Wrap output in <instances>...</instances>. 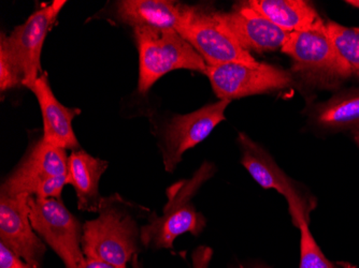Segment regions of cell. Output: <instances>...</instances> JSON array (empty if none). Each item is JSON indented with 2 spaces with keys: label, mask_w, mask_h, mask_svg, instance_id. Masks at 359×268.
Wrapping results in <instances>:
<instances>
[{
  "label": "cell",
  "mask_w": 359,
  "mask_h": 268,
  "mask_svg": "<svg viewBox=\"0 0 359 268\" xmlns=\"http://www.w3.org/2000/svg\"><path fill=\"white\" fill-rule=\"evenodd\" d=\"M133 207L118 195L102 197L98 217L83 225L82 250L86 259L127 268L142 246Z\"/></svg>",
  "instance_id": "1"
},
{
  "label": "cell",
  "mask_w": 359,
  "mask_h": 268,
  "mask_svg": "<svg viewBox=\"0 0 359 268\" xmlns=\"http://www.w3.org/2000/svg\"><path fill=\"white\" fill-rule=\"evenodd\" d=\"M217 167L205 162L189 179L177 181L167 189L168 202L161 216L153 213L147 225L141 227V243L149 249H172L173 243L183 234L197 237L203 233L207 221L196 211L193 199L203 183L215 176Z\"/></svg>",
  "instance_id": "2"
},
{
  "label": "cell",
  "mask_w": 359,
  "mask_h": 268,
  "mask_svg": "<svg viewBox=\"0 0 359 268\" xmlns=\"http://www.w3.org/2000/svg\"><path fill=\"white\" fill-rule=\"evenodd\" d=\"M139 51L138 90L147 94L165 74L177 69L205 73L207 64L195 48L177 31L135 28Z\"/></svg>",
  "instance_id": "3"
},
{
  "label": "cell",
  "mask_w": 359,
  "mask_h": 268,
  "mask_svg": "<svg viewBox=\"0 0 359 268\" xmlns=\"http://www.w3.org/2000/svg\"><path fill=\"white\" fill-rule=\"evenodd\" d=\"M67 153L40 140L1 185L4 195L60 199L67 185Z\"/></svg>",
  "instance_id": "4"
},
{
  "label": "cell",
  "mask_w": 359,
  "mask_h": 268,
  "mask_svg": "<svg viewBox=\"0 0 359 268\" xmlns=\"http://www.w3.org/2000/svg\"><path fill=\"white\" fill-rule=\"evenodd\" d=\"M281 51L292 58L294 71L324 85H336L352 76L334 45L326 22L304 31L288 32Z\"/></svg>",
  "instance_id": "5"
},
{
  "label": "cell",
  "mask_w": 359,
  "mask_h": 268,
  "mask_svg": "<svg viewBox=\"0 0 359 268\" xmlns=\"http://www.w3.org/2000/svg\"><path fill=\"white\" fill-rule=\"evenodd\" d=\"M30 221L36 233L53 250L65 268H79L86 260L82 250L83 225L60 199L29 197Z\"/></svg>",
  "instance_id": "6"
},
{
  "label": "cell",
  "mask_w": 359,
  "mask_h": 268,
  "mask_svg": "<svg viewBox=\"0 0 359 268\" xmlns=\"http://www.w3.org/2000/svg\"><path fill=\"white\" fill-rule=\"evenodd\" d=\"M219 100L244 98L284 90L292 84L290 72L280 66L259 62L256 66L231 62L207 66L205 72Z\"/></svg>",
  "instance_id": "7"
},
{
  "label": "cell",
  "mask_w": 359,
  "mask_h": 268,
  "mask_svg": "<svg viewBox=\"0 0 359 268\" xmlns=\"http://www.w3.org/2000/svg\"><path fill=\"white\" fill-rule=\"evenodd\" d=\"M179 35L195 48L208 66L231 62L250 66L259 64L228 31L219 20V12L201 11L195 8Z\"/></svg>",
  "instance_id": "8"
},
{
  "label": "cell",
  "mask_w": 359,
  "mask_h": 268,
  "mask_svg": "<svg viewBox=\"0 0 359 268\" xmlns=\"http://www.w3.org/2000/svg\"><path fill=\"white\" fill-rule=\"evenodd\" d=\"M65 0H55L32 13L22 25L16 26L9 36L1 34L0 43L9 50L23 74V86L35 82L43 72L41 52L44 40L53 27Z\"/></svg>",
  "instance_id": "9"
},
{
  "label": "cell",
  "mask_w": 359,
  "mask_h": 268,
  "mask_svg": "<svg viewBox=\"0 0 359 268\" xmlns=\"http://www.w3.org/2000/svg\"><path fill=\"white\" fill-rule=\"evenodd\" d=\"M229 100H219L189 114L177 115L165 127L161 152L165 170L173 172L189 149L205 141L217 125L225 120Z\"/></svg>",
  "instance_id": "10"
},
{
  "label": "cell",
  "mask_w": 359,
  "mask_h": 268,
  "mask_svg": "<svg viewBox=\"0 0 359 268\" xmlns=\"http://www.w3.org/2000/svg\"><path fill=\"white\" fill-rule=\"evenodd\" d=\"M0 243L24 261L41 268L46 246L32 227L29 195L0 193Z\"/></svg>",
  "instance_id": "11"
},
{
  "label": "cell",
  "mask_w": 359,
  "mask_h": 268,
  "mask_svg": "<svg viewBox=\"0 0 359 268\" xmlns=\"http://www.w3.org/2000/svg\"><path fill=\"white\" fill-rule=\"evenodd\" d=\"M238 144L241 152V164L262 188L274 189L285 197L292 219L300 213L311 211L312 207L300 195L295 183L276 164L266 149L243 132L238 136Z\"/></svg>",
  "instance_id": "12"
},
{
  "label": "cell",
  "mask_w": 359,
  "mask_h": 268,
  "mask_svg": "<svg viewBox=\"0 0 359 268\" xmlns=\"http://www.w3.org/2000/svg\"><path fill=\"white\" fill-rule=\"evenodd\" d=\"M222 23L247 51L265 53L282 48L288 32L258 13L249 3H240L231 12H219Z\"/></svg>",
  "instance_id": "13"
},
{
  "label": "cell",
  "mask_w": 359,
  "mask_h": 268,
  "mask_svg": "<svg viewBox=\"0 0 359 268\" xmlns=\"http://www.w3.org/2000/svg\"><path fill=\"white\" fill-rule=\"evenodd\" d=\"M37 97L43 118V138L48 144L65 150L80 149L72 129V120L81 113L80 108H67L58 101L52 92L48 74L43 72L35 82L26 86Z\"/></svg>",
  "instance_id": "14"
},
{
  "label": "cell",
  "mask_w": 359,
  "mask_h": 268,
  "mask_svg": "<svg viewBox=\"0 0 359 268\" xmlns=\"http://www.w3.org/2000/svg\"><path fill=\"white\" fill-rule=\"evenodd\" d=\"M195 7L168 0H123L118 3V16L132 27L173 30L179 34Z\"/></svg>",
  "instance_id": "15"
},
{
  "label": "cell",
  "mask_w": 359,
  "mask_h": 268,
  "mask_svg": "<svg viewBox=\"0 0 359 268\" xmlns=\"http://www.w3.org/2000/svg\"><path fill=\"white\" fill-rule=\"evenodd\" d=\"M108 165L107 161L90 156L82 149L68 156L67 185L76 191L79 211L98 213L102 199L100 181Z\"/></svg>",
  "instance_id": "16"
},
{
  "label": "cell",
  "mask_w": 359,
  "mask_h": 268,
  "mask_svg": "<svg viewBox=\"0 0 359 268\" xmlns=\"http://www.w3.org/2000/svg\"><path fill=\"white\" fill-rule=\"evenodd\" d=\"M248 3L286 32L304 31L323 22L316 8L304 0H250Z\"/></svg>",
  "instance_id": "17"
},
{
  "label": "cell",
  "mask_w": 359,
  "mask_h": 268,
  "mask_svg": "<svg viewBox=\"0 0 359 268\" xmlns=\"http://www.w3.org/2000/svg\"><path fill=\"white\" fill-rule=\"evenodd\" d=\"M314 120L322 128L332 131H359V90L340 92L318 104Z\"/></svg>",
  "instance_id": "18"
},
{
  "label": "cell",
  "mask_w": 359,
  "mask_h": 268,
  "mask_svg": "<svg viewBox=\"0 0 359 268\" xmlns=\"http://www.w3.org/2000/svg\"><path fill=\"white\" fill-rule=\"evenodd\" d=\"M326 27L351 74L359 78V28L346 27L334 22H326Z\"/></svg>",
  "instance_id": "19"
},
{
  "label": "cell",
  "mask_w": 359,
  "mask_h": 268,
  "mask_svg": "<svg viewBox=\"0 0 359 268\" xmlns=\"http://www.w3.org/2000/svg\"><path fill=\"white\" fill-rule=\"evenodd\" d=\"M294 225L300 230L299 268H336L314 239L309 227V215L302 213Z\"/></svg>",
  "instance_id": "20"
},
{
  "label": "cell",
  "mask_w": 359,
  "mask_h": 268,
  "mask_svg": "<svg viewBox=\"0 0 359 268\" xmlns=\"http://www.w3.org/2000/svg\"><path fill=\"white\" fill-rule=\"evenodd\" d=\"M23 85V74L9 50L0 43V90H12Z\"/></svg>",
  "instance_id": "21"
},
{
  "label": "cell",
  "mask_w": 359,
  "mask_h": 268,
  "mask_svg": "<svg viewBox=\"0 0 359 268\" xmlns=\"http://www.w3.org/2000/svg\"><path fill=\"white\" fill-rule=\"evenodd\" d=\"M0 268H37L24 261L19 255L0 243Z\"/></svg>",
  "instance_id": "22"
},
{
  "label": "cell",
  "mask_w": 359,
  "mask_h": 268,
  "mask_svg": "<svg viewBox=\"0 0 359 268\" xmlns=\"http://www.w3.org/2000/svg\"><path fill=\"white\" fill-rule=\"evenodd\" d=\"M212 257H213V250L208 246H201L194 250L191 255V261H193L191 268H209Z\"/></svg>",
  "instance_id": "23"
},
{
  "label": "cell",
  "mask_w": 359,
  "mask_h": 268,
  "mask_svg": "<svg viewBox=\"0 0 359 268\" xmlns=\"http://www.w3.org/2000/svg\"><path fill=\"white\" fill-rule=\"evenodd\" d=\"M79 268H120L112 264L106 263V262L97 261V260L86 259L83 263L81 264Z\"/></svg>",
  "instance_id": "24"
},
{
  "label": "cell",
  "mask_w": 359,
  "mask_h": 268,
  "mask_svg": "<svg viewBox=\"0 0 359 268\" xmlns=\"http://www.w3.org/2000/svg\"><path fill=\"white\" fill-rule=\"evenodd\" d=\"M346 3H348V5L353 6V7L359 9V0H348Z\"/></svg>",
  "instance_id": "25"
},
{
  "label": "cell",
  "mask_w": 359,
  "mask_h": 268,
  "mask_svg": "<svg viewBox=\"0 0 359 268\" xmlns=\"http://www.w3.org/2000/svg\"><path fill=\"white\" fill-rule=\"evenodd\" d=\"M252 268H271L269 266L265 265V264L258 263L254 265Z\"/></svg>",
  "instance_id": "26"
},
{
  "label": "cell",
  "mask_w": 359,
  "mask_h": 268,
  "mask_svg": "<svg viewBox=\"0 0 359 268\" xmlns=\"http://www.w3.org/2000/svg\"><path fill=\"white\" fill-rule=\"evenodd\" d=\"M354 140L356 142V144L359 146V131L354 133Z\"/></svg>",
  "instance_id": "27"
},
{
  "label": "cell",
  "mask_w": 359,
  "mask_h": 268,
  "mask_svg": "<svg viewBox=\"0 0 359 268\" xmlns=\"http://www.w3.org/2000/svg\"><path fill=\"white\" fill-rule=\"evenodd\" d=\"M238 268H244L243 266H240V267H238Z\"/></svg>",
  "instance_id": "28"
}]
</instances>
